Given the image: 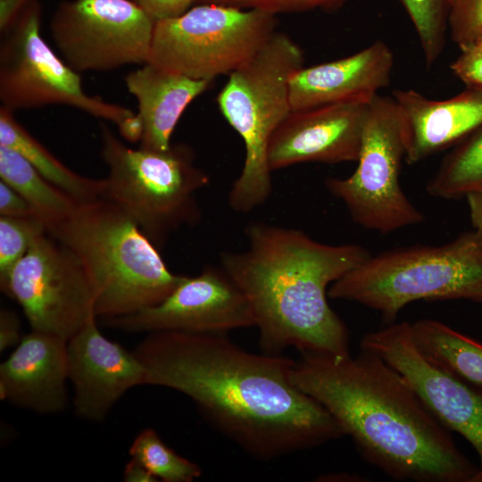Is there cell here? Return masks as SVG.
I'll list each match as a JSON object with an SVG mask.
<instances>
[{
  "instance_id": "6da1fadb",
  "label": "cell",
  "mask_w": 482,
  "mask_h": 482,
  "mask_svg": "<svg viewBox=\"0 0 482 482\" xmlns=\"http://www.w3.org/2000/svg\"><path fill=\"white\" fill-rule=\"evenodd\" d=\"M146 385L188 396L251 456L270 461L345 435L331 414L290 379L295 361L248 352L226 335L148 333L133 350Z\"/></svg>"
},
{
  "instance_id": "7a4b0ae2",
  "label": "cell",
  "mask_w": 482,
  "mask_h": 482,
  "mask_svg": "<svg viewBox=\"0 0 482 482\" xmlns=\"http://www.w3.org/2000/svg\"><path fill=\"white\" fill-rule=\"evenodd\" d=\"M290 379L321 404L362 456L394 479L473 482L475 466L411 384L378 355L303 353Z\"/></svg>"
},
{
  "instance_id": "3957f363",
  "label": "cell",
  "mask_w": 482,
  "mask_h": 482,
  "mask_svg": "<svg viewBox=\"0 0 482 482\" xmlns=\"http://www.w3.org/2000/svg\"><path fill=\"white\" fill-rule=\"evenodd\" d=\"M248 247L224 252L220 266L246 296L262 353L345 355L349 331L328 302L329 286L370 254L355 244L328 245L262 222L246 226Z\"/></svg>"
},
{
  "instance_id": "277c9868",
  "label": "cell",
  "mask_w": 482,
  "mask_h": 482,
  "mask_svg": "<svg viewBox=\"0 0 482 482\" xmlns=\"http://www.w3.org/2000/svg\"><path fill=\"white\" fill-rule=\"evenodd\" d=\"M50 234L84 267L100 319L132 314L164 300L183 279L117 204L99 198L79 204Z\"/></svg>"
},
{
  "instance_id": "5b68a950",
  "label": "cell",
  "mask_w": 482,
  "mask_h": 482,
  "mask_svg": "<svg viewBox=\"0 0 482 482\" xmlns=\"http://www.w3.org/2000/svg\"><path fill=\"white\" fill-rule=\"evenodd\" d=\"M328 295L373 309L386 323L419 300L482 303V231L473 229L441 245L400 247L370 255L332 283Z\"/></svg>"
},
{
  "instance_id": "8992f818",
  "label": "cell",
  "mask_w": 482,
  "mask_h": 482,
  "mask_svg": "<svg viewBox=\"0 0 482 482\" xmlns=\"http://www.w3.org/2000/svg\"><path fill=\"white\" fill-rule=\"evenodd\" d=\"M302 67L300 46L287 34L275 32L229 75L218 95L222 115L245 144L244 166L229 194V204L237 212L256 209L271 193L268 147L274 131L292 112L289 81Z\"/></svg>"
},
{
  "instance_id": "52a82bcc",
  "label": "cell",
  "mask_w": 482,
  "mask_h": 482,
  "mask_svg": "<svg viewBox=\"0 0 482 482\" xmlns=\"http://www.w3.org/2000/svg\"><path fill=\"white\" fill-rule=\"evenodd\" d=\"M101 156L108 168L102 198L128 213L160 250L170 235L201 219L196 193L209 176L195 162L191 147L133 149L101 125Z\"/></svg>"
},
{
  "instance_id": "ba28073f",
  "label": "cell",
  "mask_w": 482,
  "mask_h": 482,
  "mask_svg": "<svg viewBox=\"0 0 482 482\" xmlns=\"http://www.w3.org/2000/svg\"><path fill=\"white\" fill-rule=\"evenodd\" d=\"M41 12L29 3L2 34L1 106L12 112L46 105H67L112 121L130 142L139 141L137 113L87 94L79 72L59 58L41 35Z\"/></svg>"
},
{
  "instance_id": "9c48e42d",
  "label": "cell",
  "mask_w": 482,
  "mask_h": 482,
  "mask_svg": "<svg viewBox=\"0 0 482 482\" xmlns=\"http://www.w3.org/2000/svg\"><path fill=\"white\" fill-rule=\"evenodd\" d=\"M276 26V14L266 11L198 4L155 21L147 62L212 82L254 56Z\"/></svg>"
},
{
  "instance_id": "30bf717a",
  "label": "cell",
  "mask_w": 482,
  "mask_h": 482,
  "mask_svg": "<svg viewBox=\"0 0 482 482\" xmlns=\"http://www.w3.org/2000/svg\"><path fill=\"white\" fill-rule=\"evenodd\" d=\"M406 135L393 96L378 94L369 103L355 170L329 178L328 190L341 200L361 227L388 234L424 220L400 184Z\"/></svg>"
},
{
  "instance_id": "8fae6325",
  "label": "cell",
  "mask_w": 482,
  "mask_h": 482,
  "mask_svg": "<svg viewBox=\"0 0 482 482\" xmlns=\"http://www.w3.org/2000/svg\"><path fill=\"white\" fill-rule=\"evenodd\" d=\"M0 288L20 304L31 330L65 341L96 317L95 293L84 267L48 233L35 240Z\"/></svg>"
},
{
  "instance_id": "7c38bea8",
  "label": "cell",
  "mask_w": 482,
  "mask_h": 482,
  "mask_svg": "<svg viewBox=\"0 0 482 482\" xmlns=\"http://www.w3.org/2000/svg\"><path fill=\"white\" fill-rule=\"evenodd\" d=\"M154 23L130 0H74L59 7L51 34L74 71H106L146 63Z\"/></svg>"
},
{
  "instance_id": "4fadbf2b",
  "label": "cell",
  "mask_w": 482,
  "mask_h": 482,
  "mask_svg": "<svg viewBox=\"0 0 482 482\" xmlns=\"http://www.w3.org/2000/svg\"><path fill=\"white\" fill-rule=\"evenodd\" d=\"M101 320L115 329L147 334L179 331L226 335L254 326L246 296L221 266H205L196 276H184L173 291L154 306Z\"/></svg>"
},
{
  "instance_id": "5bb4252c",
  "label": "cell",
  "mask_w": 482,
  "mask_h": 482,
  "mask_svg": "<svg viewBox=\"0 0 482 482\" xmlns=\"http://www.w3.org/2000/svg\"><path fill=\"white\" fill-rule=\"evenodd\" d=\"M360 346L399 372L437 420L473 446L479 459L473 482H482V394L428 361L414 344L408 321L365 334Z\"/></svg>"
},
{
  "instance_id": "9a60e30c",
  "label": "cell",
  "mask_w": 482,
  "mask_h": 482,
  "mask_svg": "<svg viewBox=\"0 0 482 482\" xmlns=\"http://www.w3.org/2000/svg\"><path fill=\"white\" fill-rule=\"evenodd\" d=\"M73 408L80 419L100 422L130 388L146 385V370L134 352L105 337L91 319L67 341Z\"/></svg>"
},
{
  "instance_id": "2e32d148",
  "label": "cell",
  "mask_w": 482,
  "mask_h": 482,
  "mask_svg": "<svg viewBox=\"0 0 482 482\" xmlns=\"http://www.w3.org/2000/svg\"><path fill=\"white\" fill-rule=\"evenodd\" d=\"M369 103H342L292 112L270 138V170L308 162H356Z\"/></svg>"
},
{
  "instance_id": "e0dca14e",
  "label": "cell",
  "mask_w": 482,
  "mask_h": 482,
  "mask_svg": "<svg viewBox=\"0 0 482 482\" xmlns=\"http://www.w3.org/2000/svg\"><path fill=\"white\" fill-rule=\"evenodd\" d=\"M394 54L377 40L345 58L296 71L289 81L292 112L342 103H369L390 83Z\"/></svg>"
},
{
  "instance_id": "ac0fdd59",
  "label": "cell",
  "mask_w": 482,
  "mask_h": 482,
  "mask_svg": "<svg viewBox=\"0 0 482 482\" xmlns=\"http://www.w3.org/2000/svg\"><path fill=\"white\" fill-rule=\"evenodd\" d=\"M67 341L31 330L0 365V398L40 414H56L68 403Z\"/></svg>"
},
{
  "instance_id": "d6986e66",
  "label": "cell",
  "mask_w": 482,
  "mask_h": 482,
  "mask_svg": "<svg viewBox=\"0 0 482 482\" xmlns=\"http://www.w3.org/2000/svg\"><path fill=\"white\" fill-rule=\"evenodd\" d=\"M403 116L406 135L404 161L415 164L482 126V90L467 87L445 100H433L414 89L392 93Z\"/></svg>"
},
{
  "instance_id": "ffe728a7",
  "label": "cell",
  "mask_w": 482,
  "mask_h": 482,
  "mask_svg": "<svg viewBox=\"0 0 482 482\" xmlns=\"http://www.w3.org/2000/svg\"><path fill=\"white\" fill-rule=\"evenodd\" d=\"M124 81L137 101L142 126L139 147L153 151L170 147L171 135L184 111L212 83L150 62L129 72Z\"/></svg>"
},
{
  "instance_id": "44dd1931",
  "label": "cell",
  "mask_w": 482,
  "mask_h": 482,
  "mask_svg": "<svg viewBox=\"0 0 482 482\" xmlns=\"http://www.w3.org/2000/svg\"><path fill=\"white\" fill-rule=\"evenodd\" d=\"M411 336L428 361L482 394V343L431 319L411 323Z\"/></svg>"
},
{
  "instance_id": "7402d4cb",
  "label": "cell",
  "mask_w": 482,
  "mask_h": 482,
  "mask_svg": "<svg viewBox=\"0 0 482 482\" xmlns=\"http://www.w3.org/2000/svg\"><path fill=\"white\" fill-rule=\"evenodd\" d=\"M0 145L19 153L46 179L79 204L102 198L104 179L87 178L67 167L14 118L13 112L2 106Z\"/></svg>"
},
{
  "instance_id": "603a6c76",
  "label": "cell",
  "mask_w": 482,
  "mask_h": 482,
  "mask_svg": "<svg viewBox=\"0 0 482 482\" xmlns=\"http://www.w3.org/2000/svg\"><path fill=\"white\" fill-rule=\"evenodd\" d=\"M0 178L30 204L48 233L70 217L79 204L19 153L4 145H0Z\"/></svg>"
},
{
  "instance_id": "cb8c5ba5",
  "label": "cell",
  "mask_w": 482,
  "mask_h": 482,
  "mask_svg": "<svg viewBox=\"0 0 482 482\" xmlns=\"http://www.w3.org/2000/svg\"><path fill=\"white\" fill-rule=\"evenodd\" d=\"M482 187V126L469 134L444 158L428 181L427 192L437 198L458 199Z\"/></svg>"
},
{
  "instance_id": "d4e9b609",
  "label": "cell",
  "mask_w": 482,
  "mask_h": 482,
  "mask_svg": "<svg viewBox=\"0 0 482 482\" xmlns=\"http://www.w3.org/2000/svg\"><path fill=\"white\" fill-rule=\"evenodd\" d=\"M129 453L131 458L141 462L159 481L192 482L202 475L198 464L174 452L150 428L139 432Z\"/></svg>"
},
{
  "instance_id": "484cf974",
  "label": "cell",
  "mask_w": 482,
  "mask_h": 482,
  "mask_svg": "<svg viewBox=\"0 0 482 482\" xmlns=\"http://www.w3.org/2000/svg\"><path fill=\"white\" fill-rule=\"evenodd\" d=\"M419 37L427 66L434 64L445 43L450 0H400Z\"/></svg>"
},
{
  "instance_id": "4316f807",
  "label": "cell",
  "mask_w": 482,
  "mask_h": 482,
  "mask_svg": "<svg viewBox=\"0 0 482 482\" xmlns=\"http://www.w3.org/2000/svg\"><path fill=\"white\" fill-rule=\"evenodd\" d=\"M45 233H48L46 227L38 218L0 216V285L35 240Z\"/></svg>"
},
{
  "instance_id": "83f0119b",
  "label": "cell",
  "mask_w": 482,
  "mask_h": 482,
  "mask_svg": "<svg viewBox=\"0 0 482 482\" xmlns=\"http://www.w3.org/2000/svg\"><path fill=\"white\" fill-rule=\"evenodd\" d=\"M447 29L461 51L482 36V0H450Z\"/></svg>"
},
{
  "instance_id": "f1b7e54d",
  "label": "cell",
  "mask_w": 482,
  "mask_h": 482,
  "mask_svg": "<svg viewBox=\"0 0 482 482\" xmlns=\"http://www.w3.org/2000/svg\"><path fill=\"white\" fill-rule=\"evenodd\" d=\"M347 0H195L198 4H216L241 9H258L274 14L313 9L332 10Z\"/></svg>"
},
{
  "instance_id": "f546056e",
  "label": "cell",
  "mask_w": 482,
  "mask_h": 482,
  "mask_svg": "<svg viewBox=\"0 0 482 482\" xmlns=\"http://www.w3.org/2000/svg\"><path fill=\"white\" fill-rule=\"evenodd\" d=\"M450 68L467 87L482 90V53L461 52Z\"/></svg>"
},
{
  "instance_id": "4dcf8cb0",
  "label": "cell",
  "mask_w": 482,
  "mask_h": 482,
  "mask_svg": "<svg viewBox=\"0 0 482 482\" xmlns=\"http://www.w3.org/2000/svg\"><path fill=\"white\" fill-rule=\"evenodd\" d=\"M0 216L38 218L30 204L15 189L2 180L0 181Z\"/></svg>"
},
{
  "instance_id": "1f68e13d",
  "label": "cell",
  "mask_w": 482,
  "mask_h": 482,
  "mask_svg": "<svg viewBox=\"0 0 482 482\" xmlns=\"http://www.w3.org/2000/svg\"><path fill=\"white\" fill-rule=\"evenodd\" d=\"M154 21L178 17L186 12L195 0H135Z\"/></svg>"
},
{
  "instance_id": "d6a6232c",
  "label": "cell",
  "mask_w": 482,
  "mask_h": 482,
  "mask_svg": "<svg viewBox=\"0 0 482 482\" xmlns=\"http://www.w3.org/2000/svg\"><path fill=\"white\" fill-rule=\"evenodd\" d=\"M21 321L17 313L10 309L0 311V352L17 345L22 338Z\"/></svg>"
},
{
  "instance_id": "836d02e7",
  "label": "cell",
  "mask_w": 482,
  "mask_h": 482,
  "mask_svg": "<svg viewBox=\"0 0 482 482\" xmlns=\"http://www.w3.org/2000/svg\"><path fill=\"white\" fill-rule=\"evenodd\" d=\"M125 482H156L159 479L153 475L141 462L131 458L127 462L123 471Z\"/></svg>"
},
{
  "instance_id": "e575fe53",
  "label": "cell",
  "mask_w": 482,
  "mask_h": 482,
  "mask_svg": "<svg viewBox=\"0 0 482 482\" xmlns=\"http://www.w3.org/2000/svg\"><path fill=\"white\" fill-rule=\"evenodd\" d=\"M465 197L472 227L482 231V187L469 193Z\"/></svg>"
},
{
  "instance_id": "d590c367",
  "label": "cell",
  "mask_w": 482,
  "mask_h": 482,
  "mask_svg": "<svg viewBox=\"0 0 482 482\" xmlns=\"http://www.w3.org/2000/svg\"><path fill=\"white\" fill-rule=\"evenodd\" d=\"M461 52H479L482 53V36L475 39L470 46Z\"/></svg>"
}]
</instances>
